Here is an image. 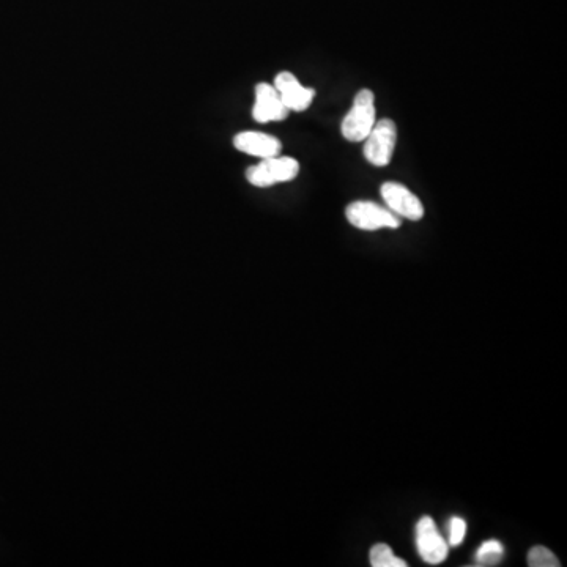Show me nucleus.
Listing matches in <instances>:
<instances>
[{"label":"nucleus","mask_w":567,"mask_h":567,"mask_svg":"<svg viewBox=\"0 0 567 567\" xmlns=\"http://www.w3.org/2000/svg\"><path fill=\"white\" fill-rule=\"evenodd\" d=\"M375 115L374 92L369 89L360 90L353 100L352 109L342 120V136L350 142H363L377 122Z\"/></svg>","instance_id":"f257e3e1"},{"label":"nucleus","mask_w":567,"mask_h":567,"mask_svg":"<svg viewBox=\"0 0 567 567\" xmlns=\"http://www.w3.org/2000/svg\"><path fill=\"white\" fill-rule=\"evenodd\" d=\"M300 174V163L290 156H273L265 158L256 166L249 167L246 178L252 186L270 188L279 183L292 182Z\"/></svg>","instance_id":"f03ea898"},{"label":"nucleus","mask_w":567,"mask_h":567,"mask_svg":"<svg viewBox=\"0 0 567 567\" xmlns=\"http://www.w3.org/2000/svg\"><path fill=\"white\" fill-rule=\"evenodd\" d=\"M345 216L353 227L366 230V232L399 229L402 226V218L394 215L390 208L371 201L352 202L349 207L345 208Z\"/></svg>","instance_id":"7ed1b4c3"},{"label":"nucleus","mask_w":567,"mask_h":567,"mask_svg":"<svg viewBox=\"0 0 567 567\" xmlns=\"http://www.w3.org/2000/svg\"><path fill=\"white\" fill-rule=\"evenodd\" d=\"M364 158L372 166L386 167L393 160L397 142V126L391 119L375 122L371 133L364 139Z\"/></svg>","instance_id":"20e7f679"},{"label":"nucleus","mask_w":567,"mask_h":567,"mask_svg":"<svg viewBox=\"0 0 567 567\" xmlns=\"http://www.w3.org/2000/svg\"><path fill=\"white\" fill-rule=\"evenodd\" d=\"M416 547L421 560L427 564H441L448 558V542L441 536L434 519L424 516L416 523Z\"/></svg>","instance_id":"39448f33"},{"label":"nucleus","mask_w":567,"mask_h":567,"mask_svg":"<svg viewBox=\"0 0 567 567\" xmlns=\"http://www.w3.org/2000/svg\"><path fill=\"white\" fill-rule=\"evenodd\" d=\"M386 207L390 208L394 215L410 221H421L424 218V205L418 196L410 191L407 186L396 182L383 183L380 188Z\"/></svg>","instance_id":"423d86ee"},{"label":"nucleus","mask_w":567,"mask_h":567,"mask_svg":"<svg viewBox=\"0 0 567 567\" xmlns=\"http://www.w3.org/2000/svg\"><path fill=\"white\" fill-rule=\"evenodd\" d=\"M290 111L282 103L275 86L260 82L256 87V103L252 108V119L259 123L282 122L289 117Z\"/></svg>","instance_id":"0eeeda50"},{"label":"nucleus","mask_w":567,"mask_h":567,"mask_svg":"<svg viewBox=\"0 0 567 567\" xmlns=\"http://www.w3.org/2000/svg\"><path fill=\"white\" fill-rule=\"evenodd\" d=\"M273 86L278 90L282 103L286 104L289 111L304 112L309 109L315 98V90L301 86L297 76H293L289 71L279 73Z\"/></svg>","instance_id":"6e6552de"},{"label":"nucleus","mask_w":567,"mask_h":567,"mask_svg":"<svg viewBox=\"0 0 567 567\" xmlns=\"http://www.w3.org/2000/svg\"><path fill=\"white\" fill-rule=\"evenodd\" d=\"M235 149L249 156H256L260 160L281 155L282 144L278 138L271 134L259 131H243L234 138Z\"/></svg>","instance_id":"1a4fd4ad"},{"label":"nucleus","mask_w":567,"mask_h":567,"mask_svg":"<svg viewBox=\"0 0 567 567\" xmlns=\"http://www.w3.org/2000/svg\"><path fill=\"white\" fill-rule=\"evenodd\" d=\"M504 555V547L497 539L482 542L478 552H476V566H497L501 563Z\"/></svg>","instance_id":"9d476101"},{"label":"nucleus","mask_w":567,"mask_h":567,"mask_svg":"<svg viewBox=\"0 0 567 567\" xmlns=\"http://www.w3.org/2000/svg\"><path fill=\"white\" fill-rule=\"evenodd\" d=\"M372 567H407V561L397 558L390 545L375 544L369 552Z\"/></svg>","instance_id":"9b49d317"},{"label":"nucleus","mask_w":567,"mask_h":567,"mask_svg":"<svg viewBox=\"0 0 567 567\" xmlns=\"http://www.w3.org/2000/svg\"><path fill=\"white\" fill-rule=\"evenodd\" d=\"M528 566L530 567H560L561 563L555 553L547 547L536 545L528 552Z\"/></svg>","instance_id":"f8f14e48"},{"label":"nucleus","mask_w":567,"mask_h":567,"mask_svg":"<svg viewBox=\"0 0 567 567\" xmlns=\"http://www.w3.org/2000/svg\"><path fill=\"white\" fill-rule=\"evenodd\" d=\"M467 536V522L460 517H453L449 520V542L451 547H459L465 541Z\"/></svg>","instance_id":"ddd939ff"}]
</instances>
